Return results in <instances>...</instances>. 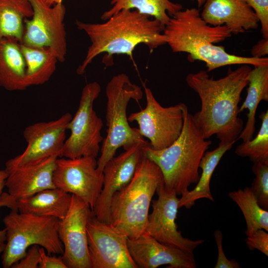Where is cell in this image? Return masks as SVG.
<instances>
[{"label": "cell", "mask_w": 268, "mask_h": 268, "mask_svg": "<svg viewBox=\"0 0 268 268\" xmlns=\"http://www.w3.org/2000/svg\"><path fill=\"white\" fill-rule=\"evenodd\" d=\"M40 246L34 245L29 247L25 256L16 263L12 268H38L40 262Z\"/></svg>", "instance_id": "cell-32"}, {"label": "cell", "mask_w": 268, "mask_h": 268, "mask_svg": "<svg viewBox=\"0 0 268 268\" xmlns=\"http://www.w3.org/2000/svg\"><path fill=\"white\" fill-rule=\"evenodd\" d=\"M20 43L10 37L0 39V86L10 91L24 90L28 87Z\"/></svg>", "instance_id": "cell-20"}, {"label": "cell", "mask_w": 268, "mask_h": 268, "mask_svg": "<svg viewBox=\"0 0 268 268\" xmlns=\"http://www.w3.org/2000/svg\"><path fill=\"white\" fill-rule=\"evenodd\" d=\"M211 26L226 27L232 34L256 29L259 19L245 0H205L201 14Z\"/></svg>", "instance_id": "cell-19"}, {"label": "cell", "mask_w": 268, "mask_h": 268, "mask_svg": "<svg viewBox=\"0 0 268 268\" xmlns=\"http://www.w3.org/2000/svg\"><path fill=\"white\" fill-rule=\"evenodd\" d=\"M163 34L166 44L174 53H186L190 62L205 64L207 71L233 65L254 67L268 66V57H248L230 54L215 44L232 36L225 26H211L201 18L196 8L181 10L170 17Z\"/></svg>", "instance_id": "cell-3"}, {"label": "cell", "mask_w": 268, "mask_h": 268, "mask_svg": "<svg viewBox=\"0 0 268 268\" xmlns=\"http://www.w3.org/2000/svg\"><path fill=\"white\" fill-rule=\"evenodd\" d=\"M40 252L41 259L39 268H67L62 257L51 256L42 247H40Z\"/></svg>", "instance_id": "cell-35"}, {"label": "cell", "mask_w": 268, "mask_h": 268, "mask_svg": "<svg viewBox=\"0 0 268 268\" xmlns=\"http://www.w3.org/2000/svg\"><path fill=\"white\" fill-rule=\"evenodd\" d=\"M46 3L50 6H52L57 3H62L63 0H44Z\"/></svg>", "instance_id": "cell-38"}, {"label": "cell", "mask_w": 268, "mask_h": 268, "mask_svg": "<svg viewBox=\"0 0 268 268\" xmlns=\"http://www.w3.org/2000/svg\"><path fill=\"white\" fill-rule=\"evenodd\" d=\"M91 268H137L129 250L127 237L94 216L87 226Z\"/></svg>", "instance_id": "cell-13"}, {"label": "cell", "mask_w": 268, "mask_h": 268, "mask_svg": "<svg viewBox=\"0 0 268 268\" xmlns=\"http://www.w3.org/2000/svg\"><path fill=\"white\" fill-rule=\"evenodd\" d=\"M56 188L80 198L94 209L101 191L103 174L96 158H57L53 177Z\"/></svg>", "instance_id": "cell-11"}, {"label": "cell", "mask_w": 268, "mask_h": 268, "mask_svg": "<svg viewBox=\"0 0 268 268\" xmlns=\"http://www.w3.org/2000/svg\"><path fill=\"white\" fill-rule=\"evenodd\" d=\"M156 192L158 198L152 201V210L148 215L144 232L160 243L194 253L195 249L204 241L185 237L178 230L175 220L179 199L176 193L167 189L163 181Z\"/></svg>", "instance_id": "cell-15"}, {"label": "cell", "mask_w": 268, "mask_h": 268, "mask_svg": "<svg viewBox=\"0 0 268 268\" xmlns=\"http://www.w3.org/2000/svg\"><path fill=\"white\" fill-rule=\"evenodd\" d=\"M195 0L197 2L198 6L199 7L202 6L205 1V0Z\"/></svg>", "instance_id": "cell-39"}, {"label": "cell", "mask_w": 268, "mask_h": 268, "mask_svg": "<svg viewBox=\"0 0 268 268\" xmlns=\"http://www.w3.org/2000/svg\"><path fill=\"white\" fill-rule=\"evenodd\" d=\"M163 181L159 167L144 156L130 182L113 195L109 223L128 239L139 236L145 231L152 199Z\"/></svg>", "instance_id": "cell-5"}, {"label": "cell", "mask_w": 268, "mask_h": 268, "mask_svg": "<svg viewBox=\"0 0 268 268\" xmlns=\"http://www.w3.org/2000/svg\"><path fill=\"white\" fill-rule=\"evenodd\" d=\"M146 105L140 111L128 117L130 122H136L141 134L149 140L154 150L170 146L180 136L184 125L183 103L164 107L156 100L150 89L143 85Z\"/></svg>", "instance_id": "cell-10"}, {"label": "cell", "mask_w": 268, "mask_h": 268, "mask_svg": "<svg viewBox=\"0 0 268 268\" xmlns=\"http://www.w3.org/2000/svg\"><path fill=\"white\" fill-rule=\"evenodd\" d=\"M106 21L102 23L76 21L77 28L87 34L91 43L76 70L77 74H83L88 65L101 53L107 54L103 62L108 66L112 65L113 55H127L133 61V52L139 44L146 45L151 52L166 44L163 34L165 26L135 9H122Z\"/></svg>", "instance_id": "cell-2"}, {"label": "cell", "mask_w": 268, "mask_h": 268, "mask_svg": "<svg viewBox=\"0 0 268 268\" xmlns=\"http://www.w3.org/2000/svg\"><path fill=\"white\" fill-rule=\"evenodd\" d=\"M6 206L11 210H17V200L8 193L3 192L0 197V207ZM6 231L5 228L0 230V254L3 252L6 245Z\"/></svg>", "instance_id": "cell-34"}, {"label": "cell", "mask_w": 268, "mask_h": 268, "mask_svg": "<svg viewBox=\"0 0 268 268\" xmlns=\"http://www.w3.org/2000/svg\"><path fill=\"white\" fill-rule=\"evenodd\" d=\"M234 142L219 144L218 147L211 151H206L202 157L199 167L202 172L197 185L194 189L181 195L179 199V207L190 208L200 199H206L214 201L212 196L210 183L212 174L222 156L230 150Z\"/></svg>", "instance_id": "cell-23"}, {"label": "cell", "mask_w": 268, "mask_h": 268, "mask_svg": "<svg viewBox=\"0 0 268 268\" xmlns=\"http://www.w3.org/2000/svg\"><path fill=\"white\" fill-rule=\"evenodd\" d=\"M228 196L243 214L247 226L246 236L260 229L268 231V211L259 204L250 187L230 192Z\"/></svg>", "instance_id": "cell-27"}, {"label": "cell", "mask_w": 268, "mask_h": 268, "mask_svg": "<svg viewBox=\"0 0 268 268\" xmlns=\"http://www.w3.org/2000/svg\"><path fill=\"white\" fill-rule=\"evenodd\" d=\"M256 13L263 37L268 38V0H245Z\"/></svg>", "instance_id": "cell-30"}, {"label": "cell", "mask_w": 268, "mask_h": 268, "mask_svg": "<svg viewBox=\"0 0 268 268\" xmlns=\"http://www.w3.org/2000/svg\"><path fill=\"white\" fill-rule=\"evenodd\" d=\"M58 157L18 166H5L7 173L5 187L16 200L33 195L42 190L56 188L53 177Z\"/></svg>", "instance_id": "cell-18"}, {"label": "cell", "mask_w": 268, "mask_h": 268, "mask_svg": "<svg viewBox=\"0 0 268 268\" xmlns=\"http://www.w3.org/2000/svg\"><path fill=\"white\" fill-rule=\"evenodd\" d=\"M106 95L105 118L108 128L100 148V156L97 160V169L102 173L105 165L115 156L118 148L123 147L126 150L137 143L146 141L138 129L130 127L127 116L130 100L138 102L142 99L141 88L122 73L113 76L108 82Z\"/></svg>", "instance_id": "cell-6"}, {"label": "cell", "mask_w": 268, "mask_h": 268, "mask_svg": "<svg viewBox=\"0 0 268 268\" xmlns=\"http://www.w3.org/2000/svg\"><path fill=\"white\" fill-rule=\"evenodd\" d=\"M112 7L105 11L101 16L106 20L122 9H135L167 25L170 17L183 9L180 3L170 0H112Z\"/></svg>", "instance_id": "cell-25"}, {"label": "cell", "mask_w": 268, "mask_h": 268, "mask_svg": "<svg viewBox=\"0 0 268 268\" xmlns=\"http://www.w3.org/2000/svg\"><path fill=\"white\" fill-rule=\"evenodd\" d=\"M250 66L241 65L235 70L229 68L227 74L218 79L204 70L187 75V84L201 100L200 110L193 115L205 139L215 135L219 144L238 140L244 128L239 117V103L248 84Z\"/></svg>", "instance_id": "cell-1"}, {"label": "cell", "mask_w": 268, "mask_h": 268, "mask_svg": "<svg viewBox=\"0 0 268 268\" xmlns=\"http://www.w3.org/2000/svg\"><path fill=\"white\" fill-rule=\"evenodd\" d=\"M216 242L218 256L215 268H239L240 264L234 259L228 260L225 256L222 247L223 234L220 230H216L214 232Z\"/></svg>", "instance_id": "cell-33"}, {"label": "cell", "mask_w": 268, "mask_h": 268, "mask_svg": "<svg viewBox=\"0 0 268 268\" xmlns=\"http://www.w3.org/2000/svg\"><path fill=\"white\" fill-rule=\"evenodd\" d=\"M247 94L239 113L248 109L247 120L238 137L246 141L253 138L256 130V113L261 101H268V66L254 67L248 76Z\"/></svg>", "instance_id": "cell-22"}, {"label": "cell", "mask_w": 268, "mask_h": 268, "mask_svg": "<svg viewBox=\"0 0 268 268\" xmlns=\"http://www.w3.org/2000/svg\"><path fill=\"white\" fill-rule=\"evenodd\" d=\"M33 15L28 0H0V39L10 37L21 42L24 20Z\"/></svg>", "instance_id": "cell-26"}, {"label": "cell", "mask_w": 268, "mask_h": 268, "mask_svg": "<svg viewBox=\"0 0 268 268\" xmlns=\"http://www.w3.org/2000/svg\"><path fill=\"white\" fill-rule=\"evenodd\" d=\"M28 0L33 15L24 20L21 43L32 47L50 48L56 53L59 62H64L67 53L65 5L60 3L50 6L44 0Z\"/></svg>", "instance_id": "cell-9"}, {"label": "cell", "mask_w": 268, "mask_h": 268, "mask_svg": "<svg viewBox=\"0 0 268 268\" xmlns=\"http://www.w3.org/2000/svg\"><path fill=\"white\" fill-rule=\"evenodd\" d=\"M183 107L184 125L178 138L161 150L153 149L149 143L143 148L144 156L161 171L165 187L180 196L198 182L201 160L212 143L204 137L184 103Z\"/></svg>", "instance_id": "cell-4"}, {"label": "cell", "mask_w": 268, "mask_h": 268, "mask_svg": "<svg viewBox=\"0 0 268 268\" xmlns=\"http://www.w3.org/2000/svg\"><path fill=\"white\" fill-rule=\"evenodd\" d=\"M252 171L255 178L251 189L260 206L268 210V161L253 163Z\"/></svg>", "instance_id": "cell-29"}, {"label": "cell", "mask_w": 268, "mask_h": 268, "mask_svg": "<svg viewBox=\"0 0 268 268\" xmlns=\"http://www.w3.org/2000/svg\"><path fill=\"white\" fill-rule=\"evenodd\" d=\"M262 121L256 136L242 141L236 148L235 153L241 157H248L253 163L268 161V110L261 113Z\"/></svg>", "instance_id": "cell-28"}, {"label": "cell", "mask_w": 268, "mask_h": 268, "mask_svg": "<svg viewBox=\"0 0 268 268\" xmlns=\"http://www.w3.org/2000/svg\"><path fill=\"white\" fill-rule=\"evenodd\" d=\"M148 143V141L137 143L112 157L105 165L102 188L92 210L98 220L109 223L112 198L132 180L144 157V147Z\"/></svg>", "instance_id": "cell-16"}, {"label": "cell", "mask_w": 268, "mask_h": 268, "mask_svg": "<svg viewBox=\"0 0 268 268\" xmlns=\"http://www.w3.org/2000/svg\"><path fill=\"white\" fill-rule=\"evenodd\" d=\"M72 117L67 112L55 120L38 122L26 127L23 134L26 148L21 154L7 160L5 166H22L50 157H61L66 131Z\"/></svg>", "instance_id": "cell-14"}, {"label": "cell", "mask_w": 268, "mask_h": 268, "mask_svg": "<svg viewBox=\"0 0 268 268\" xmlns=\"http://www.w3.org/2000/svg\"><path fill=\"white\" fill-rule=\"evenodd\" d=\"M246 243L250 250L257 249L268 256V233L266 230L258 229L247 236Z\"/></svg>", "instance_id": "cell-31"}, {"label": "cell", "mask_w": 268, "mask_h": 268, "mask_svg": "<svg viewBox=\"0 0 268 268\" xmlns=\"http://www.w3.org/2000/svg\"><path fill=\"white\" fill-rule=\"evenodd\" d=\"M59 219L11 210L3 219L6 231L1 264L10 268L34 245L43 248L49 255L63 254L64 247L58 233Z\"/></svg>", "instance_id": "cell-7"}, {"label": "cell", "mask_w": 268, "mask_h": 268, "mask_svg": "<svg viewBox=\"0 0 268 268\" xmlns=\"http://www.w3.org/2000/svg\"><path fill=\"white\" fill-rule=\"evenodd\" d=\"M7 177V173L5 169L0 170V197L3 193V190L5 187V183Z\"/></svg>", "instance_id": "cell-37"}, {"label": "cell", "mask_w": 268, "mask_h": 268, "mask_svg": "<svg viewBox=\"0 0 268 268\" xmlns=\"http://www.w3.org/2000/svg\"><path fill=\"white\" fill-rule=\"evenodd\" d=\"M71 195L58 188L47 189L17 200L18 211L63 219L69 207Z\"/></svg>", "instance_id": "cell-21"}, {"label": "cell", "mask_w": 268, "mask_h": 268, "mask_svg": "<svg viewBox=\"0 0 268 268\" xmlns=\"http://www.w3.org/2000/svg\"><path fill=\"white\" fill-rule=\"evenodd\" d=\"M252 56L261 58L268 54V38H263L253 46L251 50Z\"/></svg>", "instance_id": "cell-36"}, {"label": "cell", "mask_w": 268, "mask_h": 268, "mask_svg": "<svg viewBox=\"0 0 268 268\" xmlns=\"http://www.w3.org/2000/svg\"><path fill=\"white\" fill-rule=\"evenodd\" d=\"M100 91V85L96 81L83 87L78 108L67 125L70 134L65 140L61 157H97L103 140V123L93 109V103Z\"/></svg>", "instance_id": "cell-8"}, {"label": "cell", "mask_w": 268, "mask_h": 268, "mask_svg": "<svg viewBox=\"0 0 268 268\" xmlns=\"http://www.w3.org/2000/svg\"><path fill=\"white\" fill-rule=\"evenodd\" d=\"M93 216L88 204L71 195L68 210L63 219H59L57 227L64 247L62 257L67 268H91L87 226Z\"/></svg>", "instance_id": "cell-12"}, {"label": "cell", "mask_w": 268, "mask_h": 268, "mask_svg": "<svg viewBox=\"0 0 268 268\" xmlns=\"http://www.w3.org/2000/svg\"><path fill=\"white\" fill-rule=\"evenodd\" d=\"M130 253L137 268H156L169 265L170 268H196L194 253L164 244L143 232L128 239Z\"/></svg>", "instance_id": "cell-17"}, {"label": "cell", "mask_w": 268, "mask_h": 268, "mask_svg": "<svg viewBox=\"0 0 268 268\" xmlns=\"http://www.w3.org/2000/svg\"><path fill=\"white\" fill-rule=\"evenodd\" d=\"M26 63V80L28 87L47 82L56 69L59 62L56 53L48 48H36L20 43Z\"/></svg>", "instance_id": "cell-24"}]
</instances>
